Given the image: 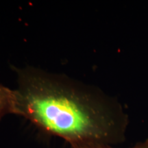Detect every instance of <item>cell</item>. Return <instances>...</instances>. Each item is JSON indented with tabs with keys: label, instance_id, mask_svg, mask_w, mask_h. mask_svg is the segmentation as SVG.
<instances>
[{
	"label": "cell",
	"instance_id": "1",
	"mask_svg": "<svg viewBox=\"0 0 148 148\" xmlns=\"http://www.w3.org/2000/svg\"><path fill=\"white\" fill-rule=\"evenodd\" d=\"M14 114L72 148H114L125 139L127 115L113 98L64 74L16 68Z\"/></svg>",
	"mask_w": 148,
	"mask_h": 148
},
{
	"label": "cell",
	"instance_id": "2",
	"mask_svg": "<svg viewBox=\"0 0 148 148\" xmlns=\"http://www.w3.org/2000/svg\"><path fill=\"white\" fill-rule=\"evenodd\" d=\"M15 103L14 90L0 84V119L5 114H14Z\"/></svg>",
	"mask_w": 148,
	"mask_h": 148
},
{
	"label": "cell",
	"instance_id": "3",
	"mask_svg": "<svg viewBox=\"0 0 148 148\" xmlns=\"http://www.w3.org/2000/svg\"><path fill=\"white\" fill-rule=\"evenodd\" d=\"M131 148H148V139L145 140V141L140 142L136 144V145H134V147Z\"/></svg>",
	"mask_w": 148,
	"mask_h": 148
}]
</instances>
